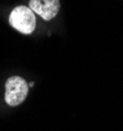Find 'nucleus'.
Returning a JSON list of instances; mask_svg holds the SVG:
<instances>
[{
  "label": "nucleus",
  "mask_w": 123,
  "mask_h": 131,
  "mask_svg": "<svg viewBox=\"0 0 123 131\" xmlns=\"http://www.w3.org/2000/svg\"><path fill=\"white\" fill-rule=\"evenodd\" d=\"M29 8L39 14L43 20L49 21L55 18L60 10V0H30Z\"/></svg>",
  "instance_id": "obj_3"
},
{
  "label": "nucleus",
  "mask_w": 123,
  "mask_h": 131,
  "mask_svg": "<svg viewBox=\"0 0 123 131\" xmlns=\"http://www.w3.org/2000/svg\"><path fill=\"white\" fill-rule=\"evenodd\" d=\"M9 24L22 34H31L35 30L36 20L34 12L25 5L16 7L9 14Z\"/></svg>",
  "instance_id": "obj_1"
},
{
  "label": "nucleus",
  "mask_w": 123,
  "mask_h": 131,
  "mask_svg": "<svg viewBox=\"0 0 123 131\" xmlns=\"http://www.w3.org/2000/svg\"><path fill=\"white\" fill-rule=\"evenodd\" d=\"M29 84L18 75L8 78L5 83V101L10 106L21 105L29 93Z\"/></svg>",
  "instance_id": "obj_2"
}]
</instances>
